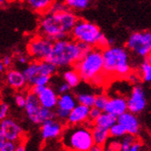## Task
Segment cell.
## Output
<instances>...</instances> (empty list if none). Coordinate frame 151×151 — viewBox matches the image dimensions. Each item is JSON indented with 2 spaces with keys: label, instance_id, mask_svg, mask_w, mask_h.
<instances>
[{
  "label": "cell",
  "instance_id": "6da1fadb",
  "mask_svg": "<svg viewBox=\"0 0 151 151\" xmlns=\"http://www.w3.org/2000/svg\"><path fill=\"white\" fill-rule=\"evenodd\" d=\"M77 21V15L70 9L56 13L47 12L41 15L38 23V34L53 42L60 40L70 35Z\"/></svg>",
  "mask_w": 151,
  "mask_h": 151
},
{
  "label": "cell",
  "instance_id": "7a4b0ae2",
  "mask_svg": "<svg viewBox=\"0 0 151 151\" xmlns=\"http://www.w3.org/2000/svg\"><path fill=\"white\" fill-rule=\"evenodd\" d=\"M92 47L79 43L71 37H66L53 42L47 60L58 68L73 67L74 64L91 49Z\"/></svg>",
  "mask_w": 151,
  "mask_h": 151
},
{
  "label": "cell",
  "instance_id": "3957f363",
  "mask_svg": "<svg viewBox=\"0 0 151 151\" xmlns=\"http://www.w3.org/2000/svg\"><path fill=\"white\" fill-rule=\"evenodd\" d=\"M73 68L82 81L96 84L103 83L106 75L103 71L102 49L92 47L74 64Z\"/></svg>",
  "mask_w": 151,
  "mask_h": 151
},
{
  "label": "cell",
  "instance_id": "277c9868",
  "mask_svg": "<svg viewBox=\"0 0 151 151\" xmlns=\"http://www.w3.org/2000/svg\"><path fill=\"white\" fill-rule=\"evenodd\" d=\"M102 57L103 71L106 76L125 78L132 73L130 56L124 47L109 45L102 49Z\"/></svg>",
  "mask_w": 151,
  "mask_h": 151
},
{
  "label": "cell",
  "instance_id": "5b68a950",
  "mask_svg": "<svg viewBox=\"0 0 151 151\" xmlns=\"http://www.w3.org/2000/svg\"><path fill=\"white\" fill-rule=\"evenodd\" d=\"M62 147L67 151H89L94 145L91 123L65 125L60 134Z\"/></svg>",
  "mask_w": 151,
  "mask_h": 151
},
{
  "label": "cell",
  "instance_id": "8992f818",
  "mask_svg": "<svg viewBox=\"0 0 151 151\" xmlns=\"http://www.w3.org/2000/svg\"><path fill=\"white\" fill-rule=\"evenodd\" d=\"M101 35L102 32L96 24L87 19H78L70 35L76 42L86 44L95 47Z\"/></svg>",
  "mask_w": 151,
  "mask_h": 151
},
{
  "label": "cell",
  "instance_id": "52a82bcc",
  "mask_svg": "<svg viewBox=\"0 0 151 151\" xmlns=\"http://www.w3.org/2000/svg\"><path fill=\"white\" fill-rule=\"evenodd\" d=\"M58 68L54 64L48 60H31L25 69L23 70V74L26 78L27 83L30 86L35 84V80L40 76H50L56 74Z\"/></svg>",
  "mask_w": 151,
  "mask_h": 151
},
{
  "label": "cell",
  "instance_id": "ba28073f",
  "mask_svg": "<svg viewBox=\"0 0 151 151\" xmlns=\"http://www.w3.org/2000/svg\"><path fill=\"white\" fill-rule=\"evenodd\" d=\"M126 47L140 58H148L151 52V32L149 31L133 32L126 42Z\"/></svg>",
  "mask_w": 151,
  "mask_h": 151
},
{
  "label": "cell",
  "instance_id": "9c48e42d",
  "mask_svg": "<svg viewBox=\"0 0 151 151\" xmlns=\"http://www.w3.org/2000/svg\"><path fill=\"white\" fill-rule=\"evenodd\" d=\"M53 41L38 34L28 41L26 51L32 60H45L50 53Z\"/></svg>",
  "mask_w": 151,
  "mask_h": 151
},
{
  "label": "cell",
  "instance_id": "30bf717a",
  "mask_svg": "<svg viewBox=\"0 0 151 151\" xmlns=\"http://www.w3.org/2000/svg\"><path fill=\"white\" fill-rule=\"evenodd\" d=\"M127 99V109L134 114H140L147 106V94L144 87L140 84H135L132 88Z\"/></svg>",
  "mask_w": 151,
  "mask_h": 151
},
{
  "label": "cell",
  "instance_id": "8fae6325",
  "mask_svg": "<svg viewBox=\"0 0 151 151\" xmlns=\"http://www.w3.org/2000/svg\"><path fill=\"white\" fill-rule=\"evenodd\" d=\"M2 133L6 141H9L13 143H21L23 142L24 138V131L22 127L11 118H6L0 122Z\"/></svg>",
  "mask_w": 151,
  "mask_h": 151
},
{
  "label": "cell",
  "instance_id": "7c38bea8",
  "mask_svg": "<svg viewBox=\"0 0 151 151\" xmlns=\"http://www.w3.org/2000/svg\"><path fill=\"white\" fill-rule=\"evenodd\" d=\"M65 123L56 118L41 123V136L45 141L55 140L60 136Z\"/></svg>",
  "mask_w": 151,
  "mask_h": 151
},
{
  "label": "cell",
  "instance_id": "4fadbf2b",
  "mask_svg": "<svg viewBox=\"0 0 151 151\" xmlns=\"http://www.w3.org/2000/svg\"><path fill=\"white\" fill-rule=\"evenodd\" d=\"M42 106L39 103L37 96L29 91L26 94V102L24 105L25 113L31 122L40 124V110Z\"/></svg>",
  "mask_w": 151,
  "mask_h": 151
},
{
  "label": "cell",
  "instance_id": "5bb4252c",
  "mask_svg": "<svg viewBox=\"0 0 151 151\" xmlns=\"http://www.w3.org/2000/svg\"><path fill=\"white\" fill-rule=\"evenodd\" d=\"M117 122L123 126L125 129L126 133L132 135L137 136L140 133L141 130V125L138 117L136 114L131 112V111L127 110L122 114L119 115L117 117Z\"/></svg>",
  "mask_w": 151,
  "mask_h": 151
},
{
  "label": "cell",
  "instance_id": "9a60e30c",
  "mask_svg": "<svg viewBox=\"0 0 151 151\" xmlns=\"http://www.w3.org/2000/svg\"><path fill=\"white\" fill-rule=\"evenodd\" d=\"M36 96L39 100V103H40L42 107L50 109H55L58 98V94L49 84L43 86L40 92Z\"/></svg>",
  "mask_w": 151,
  "mask_h": 151
},
{
  "label": "cell",
  "instance_id": "2e32d148",
  "mask_svg": "<svg viewBox=\"0 0 151 151\" xmlns=\"http://www.w3.org/2000/svg\"><path fill=\"white\" fill-rule=\"evenodd\" d=\"M6 81L12 89L16 91H23L28 86L23 73L17 69H9L6 73Z\"/></svg>",
  "mask_w": 151,
  "mask_h": 151
},
{
  "label": "cell",
  "instance_id": "e0dca14e",
  "mask_svg": "<svg viewBox=\"0 0 151 151\" xmlns=\"http://www.w3.org/2000/svg\"><path fill=\"white\" fill-rule=\"evenodd\" d=\"M90 108L82 104H76V106L70 111V114L67 120V124L69 125H76V124L87 123L89 116Z\"/></svg>",
  "mask_w": 151,
  "mask_h": 151
},
{
  "label": "cell",
  "instance_id": "ac0fdd59",
  "mask_svg": "<svg viewBox=\"0 0 151 151\" xmlns=\"http://www.w3.org/2000/svg\"><path fill=\"white\" fill-rule=\"evenodd\" d=\"M127 110V99L121 96L109 97V100L104 109V111L115 117H118Z\"/></svg>",
  "mask_w": 151,
  "mask_h": 151
},
{
  "label": "cell",
  "instance_id": "d6986e66",
  "mask_svg": "<svg viewBox=\"0 0 151 151\" xmlns=\"http://www.w3.org/2000/svg\"><path fill=\"white\" fill-rule=\"evenodd\" d=\"M23 1L32 11L39 15H43L49 12L56 0H23Z\"/></svg>",
  "mask_w": 151,
  "mask_h": 151
},
{
  "label": "cell",
  "instance_id": "ffe728a7",
  "mask_svg": "<svg viewBox=\"0 0 151 151\" xmlns=\"http://www.w3.org/2000/svg\"><path fill=\"white\" fill-rule=\"evenodd\" d=\"M76 104H77V100H76L75 96L73 94L70 93V92H68V93L58 95L56 108L69 111L70 112V111L76 106Z\"/></svg>",
  "mask_w": 151,
  "mask_h": 151
},
{
  "label": "cell",
  "instance_id": "44dd1931",
  "mask_svg": "<svg viewBox=\"0 0 151 151\" xmlns=\"http://www.w3.org/2000/svg\"><path fill=\"white\" fill-rule=\"evenodd\" d=\"M91 132L94 144H96V145H99L103 147L109 138V129H105L99 126L94 125V124H91Z\"/></svg>",
  "mask_w": 151,
  "mask_h": 151
},
{
  "label": "cell",
  "instance_id": "7402d4cb",
  "mask_svg": "<svg viewBox=\"0 0 151 151\" xmlns=\"http://www.w3.org/2000/svg\"><path fill=\"white\" fill-rule=\"evenodd\" d=\"M116 122H117V117L106 112V111H102L100 115L96 118L92 124L105 129H109L110 126H112Z\"/></svg>",
  "mask_w": 151,
  "mask_h": 151
},
{
  "label": "cell",
  "instance_id": "603a6c76",
  "mask_svg": "<svg viewBox=\"0 0 151 151\" xmlns=\"http://www.w3.org/2000/svg\"><path fill=\"white\" fill-rule=\"evenodd\" d=\"M63 80L65 83H67L70 88H75L81 83L82 80L81 77L77 73V70L73 67L70 69H67L63 73Z\"/></svg>",
  "mask_w": 151,
  "mask_h": 151
},
{
  "label": "cell",
  "instance_id": "cb8c5ba5",
  "mask_svg": "<svg viewBox=\"0 0 151 151\" xmlns=\"http://www.w3.org/2000/svg\"><path fill=\"white\" fill-rule=\"evenodd\" d=\"M64 3L69 9L80 11L88 8L91 0H64Z\"/></svg>",
  "mask_w": 151,
  "mask_h": 151
},
{
  "label": "cell",
  "instance_id": "d4e9b609",
  "mask_svg": "<svg viewBox=\"0 0 151 151\" xmlns=\"http://www.w3.org/2000/svg\"><path fill=\"white\" fill-rule=\"evenodd\" d=\"M76 100L78 104H82L86 106L88 108H92L94 106L95 102V97L96 95L92 93H85V92H82V93H78L76 96Z\"/></svg>",
  "mask_w": 151,
  "mask_h": 151
},
{
  "label": "cell",
  "instance_id": "484cf974",
  "mask_svg": "<svg viewBox=\"0 0 151 151\" xmlns=\"http://www.w3.org/2000/svg\"><path fill=\"white\" fill-rule=\"evenodd\" d=\"M140 74L144 82L149 83L151 81V63L150 58H145L140 65Z\"/></svg>",
  "mask_w": 151,
  "mask_h": 151
},
{
  "label": "cell",
  "instance_id": "4316f807",
  "mask_svg": "<svg viewBox=\"0 0 151 151\" xmlns=\"http://www.w3.org/2000/svg\"><path fill=\"white\" fill-rule=\"evenodd\" d=\"M109 137L110 138H117V139H121L122 136L125 135L127 133L125 129L123 128V126L122 124H120L119 122H115L112 126H110V128L109 129Z\"/></svg>",
  "mask_w": 151,
  "mask_h": 151
},
{
  "label": "cell",
  "instance_id": "83f0119b",
  "mask_svg": "<svg viewBox=\"0 0 151 151\" xmlns=\"http://www.w3.org/2000/svg\"><path fill=\"white\" fill-rule=\"evenodd\" d=\"M137 139L135 135H132L126 134L124 136H122L120 139L121 141V151H129L131 146L133 145V143Z\"/></svg>",
  "mask_w": 151,
  "mask_h": 151
},
{
  "label": "cell",
  "instance_id": "f1b7e54d",
  "mask_svg": "<svg viewBox=\"0 0 151 151\" xmlns=\"http://www.w3.org/2000/svg\"><path fill=\"white\" fill-rule=\"evenodd\" d=\"M104 151H121V141L117 138H109L103 146Z\"/></svg>",
  "mask_w": 151,
  "mask_h": 151
},
{
  "label": "cell",
  "instance_id": "f546056e",
  "mask_svg": "<svg viewBox=\"0 0 151 151\" xmlns=\"http://www.w3.org/2000/svg\"><path fill=\"white\" fill-rule=\"evenodd\" d=\"M108 100H109V96L107 95H105V94L96 95L95 102H94V106L93 107H96V109H100L101 111H104Z\"/></svg>",
  "mask_w": 151,
  "mask_h": 151
},
{
  "label": "cell",
  "instance_id": "4dcf8cb0",
  "mask_svg": "<svg viewBox=\"0 0 151 151\" xmlns=\"http://www.w3.org/2000/svg\"><path fill=\"white\" fill-rule=\"evenodd\" d=\"M54 118H56L54 109H47V108H44V107L41 108V110H40V124L45 121L54 119Z\"/></svg>",
  "mask_w": 151,
  "mask_h": 151
},
{
  "label": "cell",
  "instance_id": "1f68e13d",
  "mask_svg": "<svg viewBox=\"0 0 151 151\" xmlns=\"http://www.w3.org/2000/svg\"><path fill=\"white\" fill-rule=\"evenodd\" d=\"M14 100H15V104L19 108L23 109L26 102V94L23 93L22 91H18V93L14 96Z\"/></svg>",
  "mask_w": 151,
  "mask_h": 151
},
{
  "label": "cell",
  "instance_id": "d6a6232c",
  "mask_svg": "<svg viewBox=\"0 0 151 151\" xmlns=\"http://www.w3.org/2000/svg\"><path fill=\"white\" fill-rule=\"evenodd\" d=\"M67 9H68V6L65 5L64 1H58V0H56V2L53 4V6H51L49 12L56 13V12L65 11V10H67Z\"/></svg>",
  "mask_w": 151,
  "mask_h": 151
},
{
  "label": "cell",
  "instance_id": "836d02e7",
  "mask_svg": "<svg viewBox=\"0 0 151 151\" xmlns=\"http://www.w3.org/2000/svg\"><path fill=\"white\" fill-rule=\"evenodd\" d=\"M9 112V105L6 102H0V122L8 118Z\"/></svg>",
  "mask_w": 151,
  "mask_h": 151
},
{
  "label": "cell",
  "instance_id": "e575fe53",
  "mask_svg": "<svg viewBox=\"0 0 151 151\" xmlns=\"http://www.w3.org/2000/svg\"><path fill=\"white\" fill-rule=\"evenodd\" d=\"M102 112V111L100 109H96V107H92L90 108L89 109V116H88V121H89V123H93L94 121L96 119V118L100 115V113Z\"/></svg>",
  "mask_w": 151,
  "mask_h": 151
},
{
  "label": "cell",
  "instance_id": "d590c367",
  "mask_svg": "<svg viewBox=\"0 0 151 151\" xmlns=\"http://www.w3.org/2000/svg\"><path fill=\"white\" fill-rule=\"evenodd\" d=\"M16 60L21 64V65H27L32 60L30 58V57L27 54H23V53H19L16 56Z\"/></svg>",
  "mask_w": 151,
  "mask_h": 151
},
{
  "label": "cell",
  "instance_id": "8d00e7d4",
  "mask_svg": "<svg viewBox=\"0 0 151 151\" xmlns=\"http://www.w3.org/2000/svg\"><path fill=\"white\" fill-rule=\"evenodd\" d=\"M107 47H109V38H107L106 36H105V35H101V36L99 37V39H98V42H97V45L96 47H98L100 49H104L106 48Z\"/></svg>",
  "mask_w": 151,
  "mask_h": 151
},
{
  "label": "cell",
  "instance_id": "74e56055",
  "mask_svg": "<svg viewBox=\"0 0 151 151\" xmlns=\"http://www.w3.org/2000/svg\"><path fill=\"white\" fill-rule=\"evenodd\" d=\"M70 89H71V88H70V85H69L67 83L63 82V83H61L60 84H58V89H57L56 91H57V93H58V94L61 95V94L68 93V92H70Z\"/></svg>",
  "mask_w": 151,
  "mask_h": 151
},
{
  "label": "cell",
  "instance_id": "f35d334b",
  "mask_svg": "<svg viewBox=\"0 0 151 151\" xmlns=\"http://www.w3.org/2000/svg\"><path fill=\"white\" fill-rule=\"evenodd\" d=\"M16 143L9 142V141H6L4 143V145L0 147V151H14L16 147Z\"/></svg>",
  "mask_w": 151,
  "mask_h": 151
},
{
  "label": "cell",
  "instance_id": "ab89813d",
  "mask_svg": "<svg viewBox=\"0 0 151 151\" xmlns=\"http://www.w3.org/2000/svg\"><path fill=\"white\" fill-rule=\"evenodd\" d=\"M143 147H144V145H143L142 141H140V140H138V139H136V140L133 143V145L131 146L129 151H142V150H143Z\"/></svg>",
  "mask_w": 151,
  "mask_h": 151
},
{
  "label": "cell",
  "instance_id": "60d3db41",
  "mask_svg": "<svg viewBox=\"0 0 151 151\" xmlns=\"http://www.w3.org/2000/svg\"><path fill=\"white\" fill-rule=\"evenodd\" d=\"M1 61H2V63L4 65L5 69L6 68L9 69L11 67V65H12V62H13V58L10 57V56H9V55H6V56H4L1 58Z\"/></svg>",
  "mask_w": 151,
  "mask_h": 151
},
{
  "label": "cell",
  "instance_id": "b9f144b4",
  "mask_svg": "<svg viewBox=\"0 0 151 151\" xmlns=\"http://www.w3.org/2000/svg\"><path fill=\"white\" fill-rule=\"evenodd\" d=\"M14 151H27V150H26V147L24 146L23 142H21V143H18L16 145Z\"/></svg>",
  "mask_w": 151,
  "mask_h": 151
},
{
  "label": "cell",
  "instance_id": "7bdbcfd3",
  "mask_svg": "<svg viewBox=\"0 0 151 151\" xmlns=\"http://www.w3.org/2000/svg\"><path fill=\"white\" fill-rule=\"evenodd\" d=\"M89 151H104V148H103L102 146L96 145V144H94V145L91 147V148L89 149Z\"/></svg>",
  "mask_w": 151,
  "mask_h": 151
},
{
  "label": "cell",
  "instance_id": "ee69618b",
  "mask_svg": "<svg viewBox=\"0 0 151 151\" xmlns=\"http://www.w3.org/2000/svg\"><path fill=\"white\" fill-rule=\"evenodd\" d=\"M6 142V139H5V137H4V134L2 133V130H1V127H0V147H1L3 145H4V143Z\"/></svg>",
  "mask_w": 151,
  "mask_h": 151
},
{
  "label": "cell",
  "instance_id": "f6af8a7d",
  "mask_svg": "<svg viewBox=\"0 0 151 151\" xmlns=\"http://www.w3.org/2000/svg\"><path fill=\"white\" fill-rule=\"evenodd\" d=\"M4 70H5V67H4V65H3L2 61H1V58H0V73H3Z\"/></svg>",
  "mask_w": 151,
  "mask_h": 151
},
{
  "label": "cell",
  "instance_id": "bcb514c9",
  "mask_svg": "<svg viewBox=\"0 0 151 151\" xmlns=\"http://www.w3.org/2000/svg\"><path fill=\"white\" fill-rule=\"evenodd\" d=\"M8 2H9V0H0V6H4L6 3H8Z\"/></svg>",
  "mask_w": 151,
  "mask_h": 151
},
{
  "label": "cell",
  "instance_id": "7dc6e473",
  "mask_svg": "<svg viewBox=\"0 0 151 151\" xmlns=\"http://www.w3.org/2000/svg\"><path fill=\"white\" fill-rule=\"evenodd\" d=\"M9 1H13V0H9Z\"/></svg>",
  "mask_w": 151,
  "mask_h": 151
}]
</instances>
